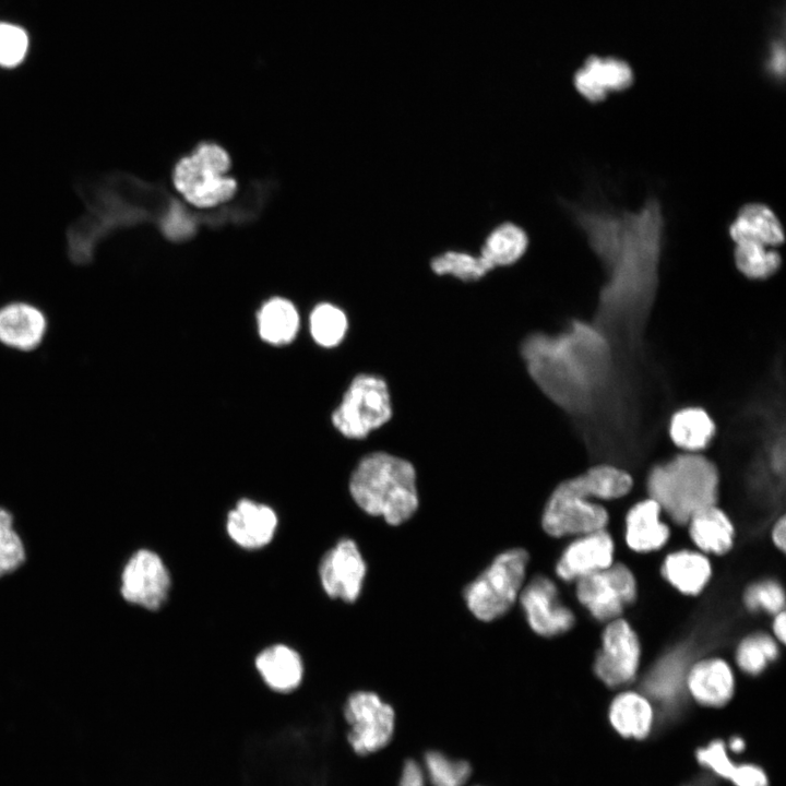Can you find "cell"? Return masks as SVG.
I'll use <instances>...</instances> for the list:
<instances>
[{
    "instance_id": "obj_1",
    "label": "cell",
    "mask_w": 786,
    "mask_h": 786,
    "mask_svg": "<svg viewBox=\"0 0 786 786\" xmlns=\"http://www.w3.org/2000/svg\"><path fill=\"white\" fill-rule=\"evenodd\" d=\"M575 217L608 275L602 303L647 302L656 287L664 242L659 202L647 199L638 211L585 206L575 210Z\"/></svg>"
},
{
    "instance_id": "obj_2",
    "label": "cell",
    "mask_w": 786,
    "mask_h": 786,
    "mask_svg": "<svg viewBox=\"0 0 786 786\" xmlns=\"http://www.w3.org/2000/svg\"><path fill=\"white\" fill-rule=\"evenodd\" d=\"M591 333L575 322L570 330L557 335L531 334L521 345L528 374L562 407H574L585 395V345Z\"/></svg>"
},
{
    "instance_id": "obj_3",
    "label": "cell",
    "mask_w": 786,
    "mask_h": 786,
    "mask_svg": "<svg viewBox=\"0 0 786 786\" xmlns=\"http://www.w3.org/2000/svg\"><path fill=\"white\" fill-rule=\"evenodd\" d=\"M349 492L367 514L401 525L417 511L419 496L414 465L386 452L364 456L349 478Z\"/></svg>"
},
{
    "instance_id": "obj_4",
    "label": "cell",
    "mask_w": 786,
    "mask_h": 786,
    "mask_svg": "<svg viewBox=\"0 0 786 786\" xmlns=\"http://www.w3.org/2000/svg\"><path fill=\"white\" fill-rule=\"evenodd\" d=\"M646 488L677 524H687L696 512L716 504L719 474L716 465L701 453L683 452L648 473Z\"/></svg>"
},
{
    "instance_id": "obj_5",
    "label": "cell",
    "mask_w": 786,
    "mask_h": 786,
    "mask_svg": "<svg viewBox=\"0 0 786 786\" xmlns=\"http://www.w3.org/2000/svg\"><path fill=\"white\" fill-rule=\"evenodd\" d=\"M529 556L512 548L499 553L463 592L468 610L480 621L504 616L519 600L524 586Z\"/></svg>"
},
{
    "instance_id": "obj_6",
    "label": "cell",
    "mask_w": 786,
    "mask_h": 786,
    "mask_svg": "<svg viewBox=\"0 0 786 786\" xmlns=\"http://www.w3.org/2000/svg\"><path fill=\"white\" fill-rule=\"evenodd\" d=\"M230 167L228 154L216 144H202L176 166L174 182L187 201L210 207L229 200L236 181L225 177Z\"/></svg>"
},
{
    "instance_id": "obj_7",
    "label": "cell",
    "mask_w": 786,
    "mask_h": 786,
    "mask_svg": "<svg viewBox=\"0 0 786 786\" xmlns=\"http://www.w3.org/2000/svg\"><path fill=\"white\" fill-rule=\"evenodd\" d=\"M393 408L384 379L374 374L356 376L332 413L336 430L349 439H364L392 417Z\"/></svg>"
},
{
    "instance_id": "obj_8",
    "label": "cell",
    "mask_w": 786,
    "mask_h": 786,
    "mask_svg": "<svg viewBox=\"0 0 786 786\" xmlns=\"http://www.w3.org/2000/svg\"><path fill=\"white\" fill-rule=\"evenodd\" d=\"M590 499L573 477L560 483L545 504L541 516L544 531L550 536L563 537L604 529L608 512Z\"/></svg>"
},
{
    "instance_id": "obj_9",
    "label": "cell",
    "mask_w": 786,
    "mask_h": 786,
    "mask_svg": "<svg viewBox=\"0 0 786 786\" xmlns=\"http://www.w3.org/2000/svg\"><path fill=\"white\" fill-rule=\"evenodd\" d=\"M344 716L350 726L348 741L357 753L369 754L390 742L394 730V711L377 693H352L345 703Z\"/></svg>"
},
{
    "instance_id": "obj_10",
    "label": "cell",
    "mask_w": 786,
    "mask_h": 786,
    "mask_svg": "<svg viewBox=\"0 0 786 786\" xmlns=\"http://www.w3.org/2000/svg\"><path fill=\"white\" fill-rule=\"evenodd\" d=\"M576 597L597 620H611L634 602L636 582L628 567L611 564L579 579Z\"/></svg>"
},
{
    "instance_id": "obj_11",
    "label": "cell",
    "mask_w": 786,
    "mask_h": 786,
    "mask_svg": "<svg viewBox=\"0 0 786 786\" xmlns=\"http://www.w3.org/2000/svg\"><path fill=\"white\" fill-rule=\"evenodd\" d=\"M641 647L638 635L624 619H614L603 633L602 650L596 656L594 670L609 687L630 682L640 664Z\"/></svg>"
},
{
    "instance_id": "obj_12",
    "label": "cell",
    "mask_w": 786,
    "mask_h": 786,
    "mask_svg": "<svg viewBox=\"0 0 786 786\" xmlns=\"http://www.w3.org/2000/svg\"><path fill=\"white\" fill-rule=\"evenodd\" d=\"M366 574V561L350 538L340 539L324 553L319 564V579L324 593L345 603L357 600Z\"/></svg>"
},
{
    "instance_id": "obj_13",
    "label": "cell",
    "mask_w": 786,
    "mask_h": 786,
    "mask_svg": "<svg viewBox=\"0 0 786 786\" xmlns=\"http://www.w3.org/2000/svg\"><path fill=\"white\" fill-rule=\"evenodd\" d=\"M519 602L528 626L538 635L556 636L575 623L572 610L562 604L556 584L547 576L537 575L526 583Z\"/></svg>"
},
{
    "instance_id": "obj_14",
    "label": "cell",
    "mask_w": 786,
    "mask_h": 786,
    "mask_svg": "<svg viewBox=\"0 0 786 786\" xmlns=\"http://www.w3.org/2000/svg\"><path fill=\"white\" fill-rule=\"evenodd\" d=\"M123 598L145 609L156 610L166 600L170 575L162 558L152 550H138L122 572Z\"/></svg>"
},
{
    "instance_id": "obj_15",
    "label": "cell",
    "mask_w": 786,
    "mask_h": 786,
    "mask_svg": "<svg viewBox=\"0 0 786 786\" xmlns=\"http://www.w3.org/2000/svg\"><path fill=\"white\" fill-rule=\"evenodd\" d=\"M634 81L630 64L616 57L591 56L575 71L573 84L591 103H599L610 93L629 88Z\"/></svg>"
},
{
    "instance_id": "obj_16",
    "label": "cell",
    "mask_w": 786,
    "mask_h": 786,
    "mask_svg": "<svg viewBox=\"0 0 786 786\" xmlns=\"http://www.w3.org/2000/svg\"><path fill=\"white\" fill-rule=\"evenodd\" d=\"M614 540L605 531L592 532L571 543L556 564L557 575L565 581H577L612 564Z\"/></svg>"
},
{
    "instance_id": "obj_17",
    "label": "cell",
    "mask_w": 786,
    "mask_h": 786,
    "mask_svg": "<svg viewBox=\"0 0 786 786\" xmlns=\"http://www.w3.org/2000/svg\"><path fill=\"white\" fill-rule=\"evenodd\" d=\"M277 524V514L271 507L241 499L227 514L226 531L236 545L253 550L273 539Z\"/></svg>"
},
{
    "instance_id": "obj_18",
    "label": "cell",
    "mask_w": 786,
    "mask_h": 786,
    "mask_svg": "<svg viewBox=\"0 0 786 786\" xmlns=\"http://www.w3.org/2000/svg\"><path fill=\"white\" fill-rule=\"evenodd\" d=\"M687 684L698 703L719 707L731 699L735 680L731 668L725 660L706 658L690 669Z\"/></svg>"
},
{
    "instance_id": "obj_19",
    "label": "cell",
    "mask_w": 786,
    "mask_h": 786,
    "mask_svg": "<svg viewBox=\"0 0 786 786\" xmlns=\"http://www.w3.org/2000/svg\"><path fill=\"white\" fill-rule=\"evenodd\" d=\"M47 322L36 307L14 302L0 309V342L9 347L31 350L41 342Z\"/></svg>"
},
{
    "instance_id": "obj_20",
    "label": "cell",
    "mask_w": 786,
    "mask_h": 786,
    "mask_svg": "<svg viewBox=\"0 0 786 786\" xmlns=\"http://www.w3.org/2000/svg\"><path fill=\"white\" fill-rule=\"evenodd\" d=\"M660 507L648 498L635 503L626 517V541L638 552L662 548L669 537L668 526L660 521Z\"/></svg>"
},
{
    "instance_id": "obj_21",
    "label": "cell",
    "mask_w": 786,
    "mask_h": 786,
    "mask_svg": "<svg viewBox=\"0 0 786 786\" xmlns=\"http://www.w3.org/2000/svg\"><path fill=\"white\" fill-rule=\"evenodd\" d=\"M729 235L735 243L754 242L771 248L784 241V230L778 217L762 203L743 205L729 226Z\"/></svg>"
},
{
    "instance_id": "obj_22",
    "label": "cell",
    "mask_w": 786,
    "mask_h": 786,
    "mask_svg": "<svg viewBox=\"0 0 786 786\" xmlns=\"http://www.w3.org/2000/svg\"><path fill=\"white\" fill-rule=\"evenodd\" d=\"M254 665L263 681L278 692L291 691L302 680L303 665L300 655L284 644L264 648L255 657Z\"/></svg>"
},
{
    "instance_id": "obj_23",
    "label": "cell",
    "mask_w": 786,
    "mask_h": 786,
    "mask_svg": "<svg viewBox=\"0 0 786 786\" xmlns=\"http://www.w3.org/2000/svg\"><path fill=\"white\" fill-rule=\"evenodd\" d=\"M668 433L672 443L683 452L700 453L715 437L716 426L705 409L689 406L672 414Z\"/></svg>"
},
{
    "instance_id": "obj_24",
    "label": "cell",
    "mask_w": 786,
    "mask_h": 786,
    "mask_svg": "<svg viewBox=\"0 0 786 786\" xmlns=\"http://www.w3.org/2000/svg\"><path fill=\"white\" fill-rule=\"evenodd\" d=\"M687 524L692 540L701 550L723 555L731 548L733 523L716 504L696 512Z\"/></svg>"
},
{
    "instance_id": "obj_25",
    "label": "cell",
    "mask_w": 786,
    "mask_h": 786,
    "mask_svg": "<svg viewBox=\"0 0 786 786\" xmlns=\"http://www.w3.org/2000/svg\"><path fill=\"white\" fill-rule=\"evenodd\" d=\"M654 712L648 700L632 691L618 694L609 707V720L623 737L643 739L652 728Z\"/></svg>"
},
{
    "instance_id": "obj_26",
    "label": "cell",
    "mask_w": 786,
    "mask_h": 786,
    "mask_svg": "<svg viewBox=\"0 0 786 786\" xmlns=\"http://www.w3.org/2000/svg\"><path fill=\"white\" fill-rule=\"evenodd\" d=\"M662 573L679 592L696 595L711 577V564L700 552L680 550L666 557Z\"/></svg>"
},
{
    "instance_id": "obj_27",
    "label": "cell",
    "mask_w": 786,
    "mask_h": 786,
    "mask_svg": "<svg viewBox=\"0 0 786 786\" xmlns=\"http://www.w3.org/2000/svg\"><path fill=\"white\" fill-rule=\"evenodd\" d=\"M260 337L272 345L290 343L299 329V314L287 299L275 297L263 303L257 314Z\"/></svg>"
},
{
    "instance_id": "obj_28",
    "label": "cell",
    "mask_w": 786,
    "mask_h": 786,
    "mask_svg": "<svg viewBox=\"0 0 786 786\" xmlns=\"http://www.w3.org/2000/svg\"><path fill=\"white\" fill-rule=\"evenodd\" d=\"M698 761L717 775L730 779L735 786H767V777L762 769L753 764L736 765L727 755L722 741L715 740L699 749Z\"/></svg>"
},
{
    "instance_id": "obj_29",
    "label": "cell",
    "mask_w": 786,
    "mask_h": 786,
    "mask_svg": "<svg viewBox=\"0 0 786 786\" xmlns=\"http://www.w3.org/2000/svg\"><path fill=\"white\" fill-rule=\"evenodd\" d=\"M577 485L590 497L611 500L626 496L633 486L632 476L611 464H598L574 476Z\"/></svg>"
},
{
    "instance_id": "obj_30",
    "label": "cell",
    "mask_w": 786,
    "mask_h": 786,
    "mask_svg": "<svg viewBox=\"0 0 786 786\" xmlns=\"http://www.w3.org/2000/svg\"><path fill=\"white\" fill-rule=\"evenodd\" d=\"M527 237L517 226L507 223L496 228L481 248L480 257L490 265H509L517 261L525 252Z\"/></svg>"
},
{
    "instance_id": "obj_31",
    "label": "cell",
    "mask_w": 786,
    "mask_h": 786,
    "mask_svg": "<svg viewBox=\"0 0 786 786\" xmlns=\"http://www.w3.org/2000/svg\"><path fill=\"white\" fill-rule=\"evenodd\" d=\"M734 260L738 271L751 279L769 278L782 265V258L776 250L754 242L736 243Z\"/></svg>"
},
{
    "instance_id": "obj_32",
    "label": "cell",
    "mask_w": 786,
    "mask_h": 786,
    "mask_svg": "<svg viewBox=\"0 0 786 786\" xmlns=\"http://www.w3.org/2000/svg\"><path fill=\"white\" fill-rule=\"evenodd\" d=\"M310 334L322 347H334L344 338L348 321L346 314L336 306L320 303L310 313Z\"/></svg>"
},
{
    "instance_id": "obj_33",
    "label": "cell",
    "mask_w": 786,
    "mask_h": 786,
    "mask_svg": "<svg viewBox=\"0 0 786 786\" xmlns=\"http://www.w3.org/2000/svg\"><path fill=\"white\" fill-rule=\"evenodd\" d=\"M778 655L775 641L764 633L747 636L736 652L738 666L747 674L758 675Z\"/></svg>"
},
{
    "instance_id": "obj_34",
    "label": "cell",
    "mask_w": 786,
    "mask_h": 786,
    "mask_svg": "<svg viewBox=\"0 0 786 786\" xmlns=\"http://www.w3.org/2000/svg\"><path fill=\"white\" fill-rule=\"evenodd\" d=\"M431 269L438 275L451 274L463 281L479 279L492 270L480 255L473 257L462 252H446L434 258Z\"/></svg>"
},
{
    "instance_id": "obj_35",
    "label": "cell",
    "mask_w": 786,
    "mask_h": 786,
    "mask_svg": "<svg viewBox=\"0 0 786 786\" xmlns=\"http://www.w3.org/2000/svg\"><path fill=\"white\" fill-rule=\"evenodd\" d=\"M425 761L433 786H463L472 772L466 761L451 760L438 751L427 752Z\"/></svg>"
},
{
    "instance_id": "obj_36",
    "label": "cell",
    "mask_w": 786,
    "mask_h": 786,
    "mask_svg": "<svg viewBox=\"0 0 786 786\" xmlns=\"http://www.w3.org/2000/svg\"><path fill=\"white\" fill-rule=\"evenodd\" d=\"M24 560V547L13 529L12 515L0 508V576L17 569Z\"/></svg>"
},
{
    "instance_id": "obj_37",
    "label": "cell",
    "mask_w": 786,
    "mask_h": 786,
    "mask_svg": "<svg viewBox=\"0 0 786 786\" xmlns=\"http://www.w3.org/2000/svg\"><path fill=\"white\" fill-rule=\"evenodd\" d=\"M28 35L22 27L0 22V67L14 68L26 57Z\"/></svg>"
},
{
    "instance_id": "obj_38",
    "label": "cell",
    "mask_w": 786,
    "mask_h": 786,
    "mask_svg": "<svg viewBox=\"0 0 786 786\" xmlns=\"http://www.w3.org/2000/svg\"><path fill=\"white\" fill-rule=\"evenodd\" d=\"M743 600L750 610L762 609L771 614L784 610L785 596L782 586L774 581H762L749 586Z\"/></svg>"
},
{
    "instance_id": "obj_39",
    "label": "cell",
    "mask_w": 786,
    "mask_h": 786,
    "mask_svg": "<svg viewBox=\"0 0 786 786\" xmlns=\"http://www.w3.org/2000/svg\"><path fill=\"white\" fill-rule=\"evenodd\" d=\"M400 786H425L422 772L414 760L405 762Z\"/></svg>"
},
{
    "instance_id": "obj_40",
    "label": "cell",
    "mask_w": 786,
    "mask_h": 786,
    "mask_svg": "<svg viewBox=\"0 0 786 786\" xmlns=\"http://www.w3.org/2000/svg\"><path fill=\"white\" fill-rule=\"evenodd\" d=\"M785 516H782L772 529V539L779 550H785Z\"/></svg>"
},
{
    "instance_id": "obj_41",
    "label": "cell",
    "mask_w": 786,
    "mask_h": 786,
    "mask_svg": "<svg viewBox=\"0 0 786 786\" xmlns=\"http://www.w3.org/2000/svg\"><path fill=\"white\" fill-rule=\"evenodd\" d=\"M786 617L785 611L782 610L778 614H776V617L773 622V632L778 641H781L783 644L785 643L786 638Z\"/></svg>"
},
{
    "instance_id": "obj_42",
    "label": "cell",
    "mask_w": 786,
    "mask_h": 786,
    "mask_svg": "<svg viewBox=\"0 0 786 786\" xmlns=\"http://www.w3.org/2000/svg\"><path fill=\"white\" fill-rule=\"evenodd\" d=\"M784 60H785L784 49H783V48H778V47L775 48V49L773 50V55H772V58H771V70H772L776 75H778V74H782V75H783V73H784V68H785V61H784Z\"/></svg>"
},
{
    "instance_id": "obj_43",
    "label": "cell",
    "mask_w": 786,
    "mask_h": 786,
    "mask_svg": "<svg viewBox=\"0 0 786 786\" xmlns=\"http://www.w3.org/2000/svg\"><path fill=\"white\" fill-rule=\"evenodd\" d=\"M743 747H745L743 740L740 738H734L730 742V749L733 751L739 752L743 749Z\"/></svg>"
}]
</instances>
